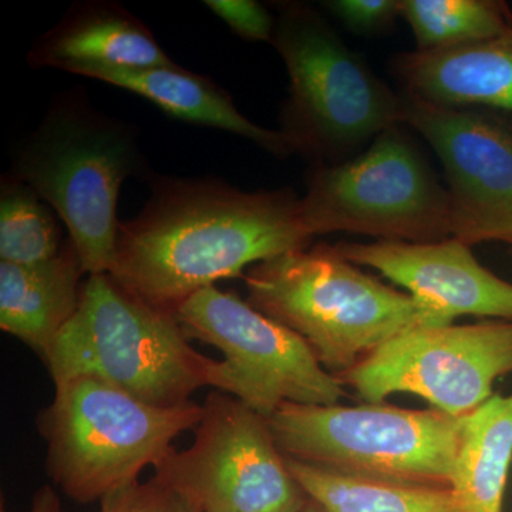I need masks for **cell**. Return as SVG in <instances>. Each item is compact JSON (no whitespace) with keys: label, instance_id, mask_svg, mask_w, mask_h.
<instances>
[{"label":"cell","instance_id":"obj_1","mask_svg":"<svg viewBox=\"0 0 512 512\" xmlns=\"http://www.w3.org/2000/svg\"><path fill=\"white\" fill-rule=\"evenodd\" d=\"M312 235L292 190L245 192L217 180L161 178L134 220L123 222L111 278L173 313L248 266L308 247Z\"/></svg>","mask_w":512,"mask_h":512},{"label":"cell","instance_id":"obj_2","mask_svg":"<svg viewBox=\"0 0 512 512\" xmlns=\"http://www.w3.org/2000/svg\"><path fill=\"white\" fill-rule=\"evenodd\" d=\"M244 281L249 305L301 336L338 377L400 333L423 326L412 296L360 271L329 245L251 266Z\"/></svg>","mask_w":512,"mask_h":512},{"label":"cell","instance_id":"obj_3","mask_svg":"<svg viewBox=\"0 0 512 512\" xmlns=\"http://www.w3.org/2000/svg\"><path fill=\"white\" fill-rule=\"evenodd\" d=\"M43 360L55 386L89 377L160 407L191 402L208 386L214 363L192 348L173 313L131 295L109 274L89 275L76 313Z\"/></svg>","mask_w":512,"mask_h":512},{"label":"cell","instance_id":"obj_4","mask_svg":"<svg viewBox=\"0 0 512 512\" xmlns=\"http://www.w3.org/2000/svg\"><path fill=\"white\" fill-rule=\"evenodd\" d=\"M37 417L47 444V473L79 503L103 501L138 483L173 441L198 426L204 406H154L100 380H70Z\"/></svg>","mask_w":512,"mask_h":512},{"label":"cell","instance_id":"obj_5","mask_svg":"<svg viewBox=\"0 0 512 512\" xmlns=\"http://www.w3.org/2000/svg\"><path fill=\"white\" fill-rule=\"evenodd\" d=\"M291 80L282 130L292 154L316 165L348 161L367 141L402 124V96L308 6H282L274 39Z\"/></svg>","mask_w":512,"mask_h":512},{"label":"cell","instance_id":"obj_6","mask_svg":"<svg viewBox=\"0 0 512 512\" xmlns=\"http://www.w3.org/2000/svg\"><path fill=\"white\" fill-rule=\"evenodd\" d=\"M284 456L349 476L451 487L464 417L384 403L284 404L268 419Z\"/></svg>","mask_w":512,"mask_h":512},{"label":"cell","instance_id":"obj_7","mask_svg":"<svg viewBox=\"0 0 512 512\" xmlns=\"http://www.w3.org/2000/svg\"><path fill=\"white\" fill-rule=\"evenodd\" d=\"M130 131L77 106L59 107L23 147L20 183L49 202L69 229L86 274H110L116 264L121 184L141 170Z\"/></svg>","mask_w":512,"mask_h":512},{"label":"cell","instance_id":"obj_8","mask_svg":"<svg viewBox=\"0 0 512 512\" xmlns=\"http://www.w3.org/2000/svg\"><path fill=\"white\" fill-rule=\"evenodd\" d=\"M301 208L312 237L330 232L402 242L453 237L447 188L399 126L379 134L360 156L316 165Z\"/></svg>","mask_w":512,"mask_h":512},{"label":"cell","instance_id":"obj_9","mask_svg":"<svg viewBox=\"0 0 512 512\" xmlns=\"http://www.w3.org/2000/svg\"><path fill=\"white\" fill-rule=\"evenodd\" d=\"M185 335L214 346L208 386L269 419L284 404L333 406L348 396L308 343L238 295L208 286L175 312Z\"/></svg>","mask_w":512,"mask_h":512},{"label":"cell","instance_id":"obj_10","mask_svg":"<svg viewBox=\"0 0 512 512\" xmlns=\"http://www.w3.org/2000/svg\"><path fill=\"white\" fill-rule=\"evenodd\" d=\"M187 450L170 451L156 480L201 512H303L296 483L268 419L222 392L207 397Z\"/></svg>","mask_w":512,"mask_h":512},{"label":"cell","instance_id":"obj_11","mask_svg":"<svg viewBox=\"0 0 512 512\" xmlns=\"http://www.w3.org/2000/svg\"><path fill=\"white\" fill-rule=\"evenodd\" d=\"M510 373L512 320L488 319L406 330L339 377L363 402L413 394L461 419L491 399L494 383Z\"/></svg>","mask_w":512,"mask_h":512},{"label":"cell","instance_id":"obj_12","mask_svg":"<svg viewBox=\"0 0 512 512\" xmlns=\"http://www.w3.org/2000/svg\"><path fill=\"white\" fill-rule=\"evenodd\" d=\"M402 124L443 163L453 238L512 245V114L448 107L402 94Z\"/></svg>","mask_w":512,"mask_h":512},{"label":"cell","instance_id":"obj_13","mask_svg":"<svg viewBox=\"0 0 512 512\" xmlns=\"http://www.w3.org/2000/svg\"><path fill=\"white\" fill-rule=\"evenodd\" d=\"M335 248L352 264L376 269L406 289L420 308L424 328L454 325L460 316L512 320V284L488 271L470 245L456 238Z\"/></svg>","mask_w":512,"mask_h":512},{"label":"cell","instance_id":"obj_14","mask_svg":"<svg viewBox=\"0 0 512 512\" xmlns=\"http://www.w3.org/2000/svg\"><path fill=\"white\" fill-rule=\"evenodd\" d=\"M392 66L417 99L512 114V32L454 49L400 53Z\"/></svg>","mask_w":512,"mask_h":512},{"label":"cell","instance_id":"obj_15","mask_svg":"<svg viewBox=\"0 0 512 512\" xmlns=\"http://www.w3.org/2000/svg\"><path fill=\"white\" fill-rule=\"evenodd\" d=\"M35 67L74 73L83 67L171 66L150 30L111 3L76 6L30 53Z\"/></svg>","mask_w":512,"mask_h":512},{"label":"cell","instance_id":"obj_16","mask_svg":"<svg viewBox=\"0 0 512 512\" xmlns=\"http://www.w3.org/2000/svg\"><path fill=\"white\" fill-rule=\"evenodd\" d=\"M84 274L72 242L39 264L0 262V328L45 359L77 311Z\"/></svg>","mask_w":512,"mask_h":512},{"label":"cell","instance_id":"obj_17","mask_svg":"<svg viewBox=\"0 0 512 512\" xmlns=\"http://www.w3.org/2000/svg\"><path fill=\"white\" fill-rule=\"evenodd\" d=\"M73 74L92 77L140 94L165 113L201 126L221 128L254 141L275 156L292 154L281 131L266 130L249 121L220 86L177 64L158 67H83Z\"/></svg>","mask_w":512,"mask_h":512},{"label":"cell","instance_id":"obj_18","mask_svg":"<svg viewBox=\"0 0 512 512\" xmlns=\"http://www.w3.org/2000/svg\"><path fill=\"white\" fill-rule=\"evenodd\" d=\"M512 466V393L494 394L464 417L451 490L461 512H503Z\"/></svg>","mask_w":512,"mask_h":512},{"label":"cell","instance_id":"obj_19","mask_svg":"<svg viewBox=\"0 0 512 512\" xmlns=\"http://www.w3.org/2000/svg\"><path fill=\"white\" fill-rule=\"evenodd\" d=\"M285 458L306 497L326 512H461L451 487L349 476Z\"/></svg>","mask_w":512,"mask_h":512},{"label":"cell","instance_id":"obj_20","mask_svg":"<svg viewBox=\"0 0 512 512\" xmlns=\"http://www.w3.org/2000/svg\"><path fill=\"white\" fill-rule=\"evenodd\" d=\"M417 50L474 45L512 32V10L498 0H400Z\"/></svg>","mask_w":512,"mask_h":512},{"label":"cell","instance_id":"obj_21","mask_svg":"<svg viewBox=\"0 0 512 512\" xmlns=\"http://www.w3.org/2000/svg\"><path fill=\"white\" fill-rule=\"evenodd\" d=\"M28 185L6 181L0 198V258L32 265L60 254L59 227L52 212Z\"/></svg>","mask_w":512,"mask_h":512},{"label":"cell","instance_id":"obj_22","mask_svg":"<svg viewBox=\"0 0 512 512\" xmlns=\"http://www.w3.org/2000/svg\"><path fill=\"white\" fill-rule=\"evenodd\" d=\"M104 500L111 512H201L190 500L154 477L147 483L128 485Z\"/></svg>","mask_w":512,"mask_h":512},{"label":"cell","instance_id":"obj_23","mask_svg":"<svg viewBox=\"0 0 512 512\" xmlns=\"http://www.w3.org/2000/svg\"><path fill=\"white\" fill-rule=\"evenodd\" d=\"M326 8L359 35L383 32L400 16V0H333Z\"/></svg>","mask_w":512,"mask_h":512},{"label":"cell","instance_id":"obj_24","mask_svg":"<svg viewBox=\"0 0 512 512\" xmlns=\"http://www.w3.org/2000/svg\"><path fill=\"white\" fill-rule=\"evenodd\" d=\"M205 5L245 40L272 42L274 39L275 20L254 0H208Z\"/></svg>","mask_w":512,"mask_h":512},{"label":"cell","instance_id":"obj_25","mask_svg":"<svg viewBox=\"0 0 512 512\" xmlns=\"http://www.w3.org/2000/svg\"><path fill=\"white\" fill-rule=\"evenodd\" d=\"M2 512H8L2 510ZM29 512H66L62 508L56 491L50 487H43L37 491L32 501V507Z\"/></svg>","mask_w":512,"mask_h":512},{"label":"cell","instance_id":"obj_26","mask_svg":"<svg viewBox=\"0 0 512 512\" xmlns=\"http://www.w3.org/2000/svg\"><path fill=\"white\" fill-rule=\"evenodd\" d=\"M303 512H326L323 510V508H320L319 505H316L315 503H312L311 500H309L308 505H306L305 510Z\"/></svg>","mask_w":512,"mask_h":512},{"label":"cell","instance_id":"obj_27","mask_svg":"<svg viewBox=\"0 0 512 512\" xmlns=\"http://www.w3.org/2000/svg\"><path fill=\"white\" fill-rule=\"evenodd\" d=\"M100 512H111L110 505L106 500L101 501V510Z\"/></svg>","mask_w":512,"mask_h":512}]
</instances>
